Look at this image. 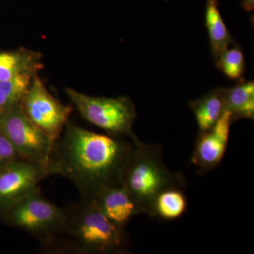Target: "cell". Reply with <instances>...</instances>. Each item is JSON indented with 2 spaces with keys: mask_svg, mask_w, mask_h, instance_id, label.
I'll return each instance as SVG.
<instances>
[{
  "mask_svg": "<svg viewBox=\"0 0 254 254\" xmlns=\"http://www.w3.org/2000/svg\"><path fill=\"white\" fill-rule=\"evenodd\" d=\"M190 106L196 120L198 133L208 131L225 112L224 88H215L204 96L192 100Z\"/></svg>",
  "mask_w": 254,
  "mask_h": 254,
  "instance_id": "obj_12",
  "label": "cell"
},
{
  "mask_svg": "<svg viewBox=\"0 0 254 254\" xmlns=\"http://www.w3.org/2000/svg\"><path fill=\"white\" fill-rule=\"evenodd\" d=\"M187 208V199L184 189H167L155 198L151 217L165 220H175L182 216Z\"/></svg>",
  "mask_w": 254,
  "mask_h": 254,
  "instance_id": "obj_15",
  "label": "cell"
},
{
  "mask_svg": "<svg viewBox=\"0 0 254 254\" xmlns=\"http://www.w3.org/2000/svg\"><path fill=\"white\" fill-rule=\"evenodd\" d=\"M225 110L232 113V121L254 119V82H239L236 86L224 88Z\"/></svg>",
  "mask_w": 254,
  "mask_h": 254,
  "instance_id": "obj_14",
  "label": "cell"
},
{
  "mask_svg": "<svg viewBox=\"0 0 254 254\" xmlns=\"http://www.w3.org/2000/svg\"><path fill=\"white\" fill-rule=\"evenodd\" d=\"M132 143L133 149L124 168L121 185L129 193L139 213L151 217L157 195L167 189H185L186 181L180 172L167 168L158 145L145 144L139 139Z\"/></svg>",
  "mask_w": 254,
  "mask_h": 254,
  "instance_id": "obj_3",
  "label": "cell"
},
{
  "mask_svg": "<svg viewBox=\"0 0 254 254\" xmlns=\"http://www.w3.org/2000/svg\"><path fill=\"white\" fill-rule=\"evenodd\" d=\"M18 159L23 158L2 132L0 131V166Z\"/></svg>",
  "mask_w": 254,
  "mask_h": 254,
  "instance_id": "obj_18",
  "label": "cell"
},
{
  "mask_svg": "<svg viewBox=\"0 0 254 254\" xmlns=\"http://www.w3.org/2000/svg\"><path fill=\"white\" fill-rule=\"evenodd\" d=\"M48 166L18 159L0 166V215L23 198L40 190L52 175Z\"/></svg>",
  "mask_w": 254,
  "mask_h": 254,
  "instance_id": "obj_8",
  "label": "cell"
},
{
  "mask_svg": "<svg viewBox=\"0 0 254 254\" xmlns=\"http://www.w3.org/2000/svg\"><path fill=\"white\" fill-rule=\"evenodd\" d=\"M21 105L27 118L54 142L61 136L73 110L50 93L38 73Z\"/></svg>",
  "mask_w": 254,
  "mask_h": 254,
  "instance_id": "obj_7",
  "label": "cell"
},
{
  "mask_svg": "<svg viewBox=\"0 0 254 254\" xmlns=\"http://www.w3.org/2000/svg\"><path fill=\"white\" fill-rule=\"evenodd\" d=\"M82 118L104 130L108 135L128 137L132 142L138 138L133 131L136 108L131 98L91 96L71 88H65Z\"/></svg>",
  "mask_w": 254,
  "mask_h": 254,
  "instance_id": "obj_5",
  "label": "cell"
},
{
  "mask_svg": "<svg viewBox=\"0 0 254 254\" xmlns=\"http://www.w3.org/2000/svg\"><path fill=\"white\" fill-rule=\"evenodd\" d=\"M86 195L93 198L100 211L119 226L126 228L130 220L140 214L129 193L122 185H101Z\"/></svg>",
  "mask_w": 254,
  "mask_h": 254,
  "instance_id": "obj_10",
  "label": "cell"
},
{
  "mask_svg": "<svg viewBox=\"0 0 254 254\" xmlns=\"http://www.w3.org/2000/svg\"><path fill=\"white\" fill-rule=\"evenodd\" d=\"M55 142L53 175L70 180L81 195L101 185H121V177L133 143L123 137L100 134L69 123Z\"/></svg>",
  "mask_w": 254,
  "mask_h": 254,
  "instance_id": "obj_1",
  "label": "cell"
},
{
  "mask_svg": "<svg viewBox=\"0 0 254 254\" xmlns=\"http://www.w3.org/2000/svg\"><path fill=\"white\" fill-rule=\"evenodd\" d=\"M35 74L23 73L0 81V114L21 104Z\"/></svg>",
  "mask_w": 254,
  "mask_h": 254,
  "instance_id": "obj_16",
  "label": "cell"
},
{
  "mask_svg": "<svg viewBox=\"0 0 254 254\" xmlns=\"http://www.w3.org/2000/svg\"><path fill=\"white\" fill-rule=\"evenodd\" d=\"M64 228L51 253L124 254L130 252L125 227L114 223L100 211L93 198L81 195L66 208Z\"/></svg>",
  "mask_w": 254,
  "mask_h": 254,
  "instance_id": "obj_2",
  "label": "cell"
},
{
  "mask_svg": "<svg viewBox=\"0 0 254 254\" xmlns=\"http://www.w3.org/2000/svg\"><path fill=\"white\" fill-rule=\"evenodd\" d=\"M242 7L246 11H252L254 9V0H242Z\"/></svg>",
  "mask_w": 254,
  "mask_h": 254,
  "instance_id": "obj_19",
  "label": "cell"
},
{
  "mask_svg": "<svg viewBox=\"0 0 254 254\" xmlns=\"http://www.w3.org/2000/svg\"><path fill=\"white\" fill-rule=\"evenodd\" d=\"M232 115L225 110L215 125L208 131L198 133L190 162L199 175L211 172L221 163L230 138Z\"/></svg>",
  "mask_w": 254,
  "mask_h": 254,
  "instance_id": "obj_9",
  "label": "cell"
},
{
  "mask_svg": "<svg viewBox=\"0 0 254 254\" xmlns=\"http://www.w3.org/2000/svg\"><path fill=\"white\" fill-rule=\"evenodd\" d=\"M205 20L210 39V49L215 60L234 42L220 14L218 0H207Z\"/></svg>",
  "mask_w": 254,
  "mask_h": 254,
  "instance_id": "obj_13",
  "label": "cell"
},
{
  "mask_svg": "<svg viewBox=\"0 0 254 254\" xmlns=\"http://www.w3.org/2000/svg\"><path fill=\"white\" fill-rule=\"evenodd\" d=\"M217 67L227 78L239 82L244 81L246 63L245 55L240 46L227 48L215 60Z\"/></svg>",
  "mask_w": 254,
  "mask_h": 254,
  "instance_id": "obj_17",
  "label": "cell"
},
{
  "mask_svg": "<svg viewBox=\"0 0 254 254\" xmlns=\"http://www.w3.org/2000/svg\"><path fill=\"white\" fill-rule=\"evenodd\" d=\"M43 68V55L26 48L0 52V81L23 73H38Z\"/></svg>",
  "mask_w": 254,
  "mask_h": 254,
  "instance_id": "obj_11",
  "label": "cell"
},
{
  "mask_svg": "<svg viewBox=\"0 0 254 254\" xmlns=\"http://www.w3.org/2000/svg\"><path fill=\"white\" fill-rule=\"evenodd\" d=\"M1 215L9 225L39 241L46 252L63 233L66 220V208L47 199L41 190L25 197Z\"/></svg>",
  "mask_w": 254,
  "mask_h": 254,
  "instance_id": "obj_4",
  "label": "cell"
},
{
  "mask_svg": "<svg viewBox=\"0 0 254 254\" xmlns=\"http://www.w3.org/2000/svg\"><path fill=\"white\" fill-rule=\"evenodd\" d=\"M0 131L21 158L50 168L55 142L32 123L21 104L0 114Z\"/></svg>",
  "mask_w": 254,
  "mask_h": 254,
  "instance_id": "obj_6",
  "label": "cell"
}]
</instances>
